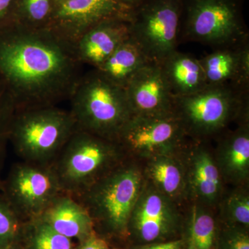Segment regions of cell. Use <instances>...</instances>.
<instances>
[{
	"label": "cell",
	"instance_id": "obj_31",
	"mask_svg": "<svg viewBox=\"0 0 249 249\" xmlns=\"http://www.w3.org/2000/svg\"><path fill=\"white\" fill-rule=\"evenodd\" d=\"M182 245V241L175 240L155 244L139 249H181Z\"/></svg>",
	"mask_w": 249,
	"mask_h": 249
},
{
	"label": "cell",
	"instance_id": "obj_33",
	"mask_svg": "<svg viewBox=\"0 0 249 249\" xmlns=\"http://www.w3.org/2000/svg\"><path fill=\"white\" fill-rule=\"evenodd\" d=\"M6 249H25V248H24L22 244L19 242V243L16 244V245L11 246V247Z\"/></svg>",
	"mask_w": 249,
	"mask_h": 249
},
{
	"label": "cell",
	"instance_id": "obj_32",
	"mask_svg": "<svg viewBox=\"0 0 249 249\" xmlns=\"http://www.w3.org/2000/svg\"><path fill=\"white\" fill-rule=\"evenodd\" d=\"M121 4L128 8V9L133 10L139 6L144 0H117Z\"/></svg>",
	"mask_w": 249,
	"mask_h": 249
},
{
	"label": "cell",
	"instance_id": "obj_5",
	"mask_svg": "<svg viewBox=\"0 0 249 249\" xmlns=\"http://www.w3.org/2000/svg\"><path fill=\"white\" fill-rule=\"evenodd\" d=\"M126 160L116 142L76 129L52 165L62 191L75 196Z\"/></svg>",
	"mask_w": 249,
	"mask_h": 249
},
{
	"label": "cell",
	"instance_id": "obj_24",
	"mask_svg": "<svg viewBox=\"0 0 249 249\" xmlns=\"http://www.w3.org/2000/svg\"><path fill=\"white\" fill-rule=\"evenodd\" d=\"M16 109L14 100L4 80L0 76V192L2 186L3 171L7 157L11 124Z\"/></svg>",
	"mask_w": 249,
	"mask_h": 249
},
{
	"label": "cell",
	"instance_id": "obj_29",
	"mask_svg": "<svg viewBox=\"0 0 249 249\" xmlns=\"http://www.w3.org/2000/svg\"><path fill=\"white\" fill-rule=\"evenodd\" d=\"M76 249H110L106 239L93 232L88 238L78 242Z\"/></svg>",
	"mask_w": 249,
	"mask_h": 249
},
{
	"label": "cell",
	"instance_id": "obj_3",
	"mask_svg": "<svg viewBox=\"0 0 249 249\" xmlns=\"http://www.w3.org/2000/svg\"><path fill=\"white\" fill-rule=\"evenodd\" d=\"M249 89L207 85L193 94L174 96L173 114L187 136L202 141L222 133L232 121L249 119Z\"/></svg>",
	"mask_w": 249,
	"mask_h": 249
},
{
	"label": "cell",
	"instance_id": "obj_10",
	"mask_svg": "<svg viewBox=\"0 0 249 249\" xmlns=\"http://www.w3.org/2000/svg\"><path fill=\"white\" fill-rule=\"evenodd\" d=\"M187 137L175 114L163 116H132L123 126L115 142L127 159L178 152Z\"/></svg>",
	"mask_w": 249,
	"mask_h": 249
},
{
	"label": "cell",
	"instance_id": "obj_6",
	"mask_svg": "<svg viewBox=\"0 0 249 249\" xmlns=\"http://www.w3.org/2000/svg\"><path fill=\"white\" fill-rule=\"evenodd\" d=\"M76 129L71 111L57 106L18 111L9 142L23 161L51 165Z\"/></svg>",
	"mask_w": 249,
	"mask_h": 249
},
{
	"label": "cell",
	"instance_id": "obj_21",
	"mask_svg": "<svg viewBox=\"0 0 249 249\" xmlns=\"http://www.w3.org/2000/svg\"><path fill=\"white\" fill-rule=\"evenodd\" d=\"M149 62L142 49L129 36L97 70L111 83L124 89L136 73Z\"/></svg>",
	"mask_w": 249,
	"mask_h": 249
},
{
	"label": "cell",
	"instance_id": "obj_16",
	"mask_svg": "<svg viewBox=\"0 0 249 249\" xmlns=\"http://www.w3.org/2000/svg\"><path fill=\"white\" fill-rule=\"evenodd\" d=\"M130 18H109L85 33L75 43L80 61L99 69L130 36Z\"/></svg>",
	"mask_w": 249,
	"mask_h": 249
},
{
	"label": "cell",
	"instance_id": "obj_7",
	"mask_svg": "<svg viewBox=\"0 0 249 249\" xmlns=\"http://www.w3.org/2000/svg\"><path fill=\"white\" fill-rule=\"evenodd\" d=\"M245 0H182L179 40L213 49L249 37Z\"/></svg>",
	"mask_w": 249,
	"mask_h": 249
},
{
	"label": "cell",
	"instance_id": "obj_18",
	"mask_svg": "<svg viewBox=\"0 0 249 249\" xmlns=\"http://www.w3.org/2000/svg\"><path fill=\"white\" fill-rule=\"evenodd\" d=\"M215 160L222 178L241 184L249 175V119L241 121L235 130L228 132L218 144Z\"/></svg>",
	"mask_w": 249,
	"mask_h": 249
},
{
	"label": "cell",
	"instance_id": "obj_12",
	"mask_svg": "<svg viewBox=\"0 0 249 249\" xmlns=\"http://www.w3.org/2000/svg\"><path fill=\"white\" fill-rule=\"evenodd\" d=\"M124 90L133 116L173 114L174 95L160 64L149 62L136 73Z\"/></svg>",
	"mask_w": 249,
	"mask_h": 249
},
{
	"label": "cell",
	"instance_id": "obj_23",
	"mask_svg": "<svg viewBox=\"0 0 249 249\" xmlns=\"http://www.w3.org/2000/svg\"><path fill=\"white\" fill-rule=\"evenodd\" d=\"M53 9V0H17L14 22L31 29L48 28Z\"/></svg>",
	"mask_w": 249,
	"mask_h": 249
},
{
	"label": "cell",
	"instance_id": "obj_22",
	"mask_svg": "<svg viewBox=\"0 0 249 249\" xmlns=\"http://www.w3.org/2000/svg\"><path fill=\"white\" fill-rule=\"evenodd\" d=\"M20 243L25 249H76L77 245L40 219L24 224Z\"/></svg>",
	"mask_w": 249,
	"mask_h": 249
},
{
	"label": "cell",
	"instance_id": "obj_30",
	"mask_svg": "<svg viewBox=\"0 0 249 249\" xmlns=\"http://www.w3.org/2000/svg\"><path fill=\"white\" fill-rule=\"evenodd\" d=\"M226 249H249V236L242 232H236L227 241Z\"/></svg>",
	"mask_w": 249,
	"mask_h": 249
},
{
	"label": "cell",
	"instance_id": "obj_1",
	"mask_svg": "<svg viewBox=\"0 0 249 249\" xmlns=\"http://www.w3.org/2000/svg\"><path fill=\"white\" fill-rule=\"evenodd\" d=\"M74 44L49 28L12 22L0 29V76L16 111L70 99L83 74Z\"/></svg>",
	"mask_w": 249,
	"mask_h": 249
},
{
	"label": "cell",
	"instance_id": "obj_4",
	"mask_svg": "<svg viewBox=\"0 0 249 249\" xmlns=\"http://www.w3.org/2000/svg\"><path fill=\"white\" fill-rule=\"evenodd\" d=\"M69 100L77 129L114 142L133 116L125 90L96 69L82 75Z\"/></svg>",
	"mask_w": 249,
	"mask_h": 249
},
{
	"label": "cell",
	"instance_id": "obj_26",
	"mask_svg": "<svg viewBox=\"0 0 249 249\" xmlns=\"http://www.w3.org/2000/svg\"><path fill=\"white\" fill-rule=\"evenodd\" d=\"M25 223L0 193V249H6L20 242Z\"/></svg>",
	"mask_w": 249,
	"mask_h": 249
},
{
	"label": "cell",
	"instance_id": "obj_19",
	"mask_svg": "<svg viewBox=\"0 0 249 249\" xmlns=\"http://www.w3.org/2000/svg\"><path fill=\"white\" fill-rule=\"evenodd\" d=\"M160 65L174 96L193 94L208 85L199 59L191 54L175 51Z\"/></svg>",
	"mask_w": 249,
	"mask_h": 249
},
{
	"label": "cell",
	"instance_id": "obj_2",
	"mask_svg": "<svg viewBox=\"0 0 249 249\" xmlns=\"http://www.w3.org/2000/svg\"><path fill=\"white\" fill-rule=\"evenodd\" d=\"M144 182L139 167L127 159L73 197L89 214L96 233L105 231L108 235L125 237Z\"/></svg>",
	"mask_w": 249,
	"mask_h": 249
},
{
	"label": "cell",
	"instance_id": "obj_13",
	"mask_svg": "<svg viewBox=\"0 0 249 249\" xmlns=\"http://www.w3.org/2000/svg\"><path fill=\"white\" fill-rule=\"evenodd\" d=\"M178 218L175 203L145 181L128 228L132 226L142 240L150 242L166 233Z\"/></svg>",
	"mask_w": 249,
	"mask_h": 249
},
{
	"label": "cell",
	"instance_id": "obj_27",
	"mask_svg": "<svg viewBox=\"0 0 249 249\" xmlns=\"http://www.w3.org/2000/svg\"><path fill=\"white\" fill-rule=\"evenodd\" d=\"M224 212L229 219L240 225H249V197L245 192H235L226 201Z\"/></svg>",
	"mask_w": 249,
	"mask_h": 249
},
{
	"label": "cell",
	"instance_id": "obj_8",
	"mask_svg": "<svg viewBox=\"0 0 249 249\" xmlns=\"http://www.w3.org/2000/svg\"><path fill=\"white\" fill-rule=\"evenodd\" d=\"M182 0H144L132 10L130 37L150 62L160 64L179 45Z\"/></svg>",
	"mask_w": 249,
	"mask_h": 249
},
{
	"label": "cell",
	"instance_id": "obj_28",
	"mask_svg": "<svg viewBox=\"0 0 249 249\" xmlns=\"http://www.w3.org/2000/svg\"><path fill=\"white\" fill-rule=\"evenodd\" d=\"M17 0H0V29L14 22Z\"/></svg>",
	"mask_w": 249,
	"mask_h": 249
},
{
	"label": "cell",
	"instance_id": "obj_14",
	"mask_svg": "<svg viewBox=\"0 0 249 249\" xmlns=\"http://www.w3.org/2000/svg\"><path fill=\"white\" fill-rule=\"evenodd\" d=\"M199 60L208 85L231 84L249 89V37L213 49Z\"/></svg>",
	"mask_w": 249,
	"mask_h": 249
},
{
	"label": "cell",
	"instance_id": "obj_11",
	"mask_svg": "<svg viewBox=\"0 0 249 249\" xmlns=\"http://www.w3.org/2000/svg\"><path fill=\"white\" fill-rule=\"evenodd\" d=\"M132 10L117 0H70L54 6L48 28L75 45L98 23L109 18H130Z\"/></svg>",
	"mask_w": 249,
	"mask_h": 249
},
{
	"label": "cell",
	"instance_id": "obj_20",
	"mask_svg": "<svg viewBox=\"0 0 249 249\" xmlns=\"http://www.w3.org/2000/svg\"><path fill=\"white\" fill-rule=\"evenodd\" d=\"M175 153L147 159L145 174L149 183L176 203L187 195V191L184 165L182 160L174 157Z\"/></svg>",
	"mask_w": 249,
	"mask_h": 249
},
{
	"label": "cell",
	"instance_id": "obj_15",
	"mask_svg": "<svg viewBox=\"0 0 249 249\" xmlns=\"http://www.w3.org/2000/svg\"><path fill=\"white\" fill-rule=\"evenodd\" d=\"M196 141L183 150L187 157L182 160L186 178L187 194L201 204H216L222 196V178L211 152Z\"/></svg>",
	"mask_w": 249,
	"mask_h": 249
},
{
	"label": "cell",
	"instance_id": "obj_17",
	"mask_svg": "<svg viewBox=\"0 0 249 249\" xmlns=\"http://www.w3.org/2000/svg\"><path fill=\"white\" fill-rule=\"evenodd\" d=\"M37 219L77 243L96 232L85 208L73 196L65 193L57 196Z\"/></svg>",
	"mask_w": 249,
	"mask_h": 249
},
{
	"label": "cell",
	"instance_id": "obj_25",
	"mask_svg": "<svg viewBox=\"0 0 249 249\" xmlns=\"http://www.w3.org/2000/svg\"><path fill=\"white\" fill-rule=\"evenodd\" d=\"M215 222L207 210L196 204L191 210V241L196 249H213Z\"/></svg>",
	"mask_w": 249,
	"mask_h": 249
},
{
	"label": "cell",
	"instance_id": "obj_35",
	"mask_svg": "<svg viewBox=\"0 0 249 249\" xmlns=\"http://www.w3.org/2000/svg\"><path fill=\"white\" fill-rule=\"evenodd\" d=\"M188 249H196V247H195V246L193 245V244L192 243V242H190L189 246H188Z\"/></svg>",
	"mask_w": 249,
	"mask_h": 249
},
{
	"label": "cell",
	"instance_id": "obj_34",
	"mask_svg": "<svg viewBox=\"0 0 249 249\" xmlns=\"http://www.w3.org/2000/svg\"><path fill=\"white\" fill-rule=\"evenodd\" d=\"M70 1V0H53L54 6L65 2V1Z\"/></svg>",
	"mask_w": 249,
	"mask_h": 249
},
{
	"label": "cell",
	"instance_id": "obj_9",
	"mask_svg": "<svg viewBox=\"0 0 249 249\" xmlns=\"http://www.w3.org/2000/svg\"><path fill=\"white\" fill-rule=\"evenodd\" d=\"M1 193L23 222L37 219L64 192L53 165L22 161L11 166Z\"/></svg>",
	"mask_w": 249,
	"mask_h": 249
}]
</instances>
